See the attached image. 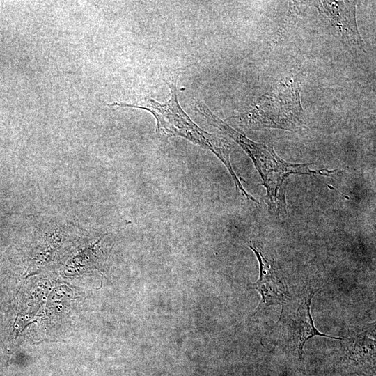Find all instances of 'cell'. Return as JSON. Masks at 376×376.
Returning a JSON list of instances; mask_svg holds the SVG:
<instances>
[{"instance_id": "6da1fadb", "label": "cell", "mask_w": 376, "mask_h": 376, "mask_svg": "<svg viewBox=\"0 0 376 376\" xmlns=\"http://www.w3.org/2000/svg\"><path fill=\"white\" fill-rule=\"evenodd\" d=\"M170 98L165 102H159L148 98L145 105H138L125 102H113L108 106L133 107L144 109L155 117L156 132L167 136H180L203 148L212 151L226 165L233 178L236 189L247 195L240 180L234 173L230 162V145L223 137L208 133L199 127L180 107L175 83L169 86Z\"/></svg>"}, {"instance_id": "7a4b0ae2", "label": "cell", "mask_w": 376, "mask_h": 376, "mask_svg": "<svg viewBox=\"0 0 376 376\" xmlns=\"http://www.w3.org/2000/svg\"><path fill=\"white\" fill-rule=\"evenodd\" d=\"M249 129L292 130L305 123L300 100V85L288 79L258 99L240 118Z\"/></svg>"}, {"instance_id": "3957f363", "label": "cell", "mask_w": 376, "mask_h": 376, "mask_svg": "<svg viewBox=\"0 0 376 376\" xmlns=\"http://www.w3.org/2000/svg\"><path fill=\"white\" fill-rule=\"evenodd\" d=\"M316 292L317 290L313 288H305L297 296H289L282 305L279 322L290 327L294 347L300 359H302L304 345L314 336L343 339L324 334L315 328L311 314V304Z\"/></svg>"}, {"instance_id": "277c9868", "label": "cell", "mask_w": 376, "mask_h": 376, "mask_svg": "<svg viewBox=\"0 0 376 376\" xmlns=\"http://www.w3.org/2000/svg\"><path fill=\"white\" fill-rule=\"evenodd\" d=\"M315 6L336 36L347 46L363 50V42L357 24L354 1H318Z\"/></svg>"}, {"instance_id": "5b68a950", "label": "cell", "mask_w": 376, "mask_h": 376, "mask_svg": "<svg viewBox=\"0 0 376 376\" xmlns=\"http://www.w3.org/2000/svg\"><path fill=\"white\" fill-rule=\"evenodd\" d=\"M194 109L214 127L232 138L246 152L253 162L260 176H263L272 166L277 157L272 146L258 143L248 139L216 116L201 102L194 104Z\"/></svg>"}, {"instance_id": "8992f818", "label": "cell", "mask_w": 376, "mask_h": 376, "mask_svg": "<svg viewBox=\"0 0 376 376\" xmlns=\"http://www.w3.org/2000/svg\"><path fill=\"white\" fill-rule=\"evenodd\" d=\"M259 263L260 276L258 281L249 285L250 289L256 290L261 296V301L256 313L262 312L271 306L283 305L288 299L285 281L279 269L264 256L256 245H249Z\"/></svg>"}, {"instance_id": "52a82bcc", "label": "cell", "mask_w": 376, "mask_h": 376, "mask_svg": "<svg viewBox=\"0 0 376 376\" xmlns=\"http://www.w3.org/2000/svg\"><path fill=\"white\" fill-rule=\"evenodd\" d=\"M367 331L343 338L346 354L355 364L375 361V340Z\"/></svg>"}]
</instances>
